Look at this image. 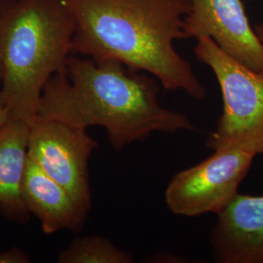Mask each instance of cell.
Instances as JSON below:
<instances>
[{
    "label": "cell",
    "instance_id": "2",
    "mask_svg": "<svg viewBox=\"0 0 263 263\" xmlns=\"http://www.w3.org/2000/svg\"><path fill=\"white\" fill-rule=\"evenodd\" d=\"M74 25L71 55L116 60L149 73L165 89L202 101L205 87L176 50L185 39L190 0H60Z\"/></svg>",
    "mask_w": 263,
    "mask_h": 263
},
{
    "label": "cell",
    "instance_id": "8",
    "mask_svg": "<svg viewBox=\"0 0 263 263\" xmlns=\"http://www.w3.org/2000/svg\"><path fill=\"white\" fill-rule=\"evenodd\" d=\"M210 244L218 263H263V195L237 193L217 214Z\"/></svg>",
    "mask_w": 263,
    "mask_h": 263
},
{
    "label": "cell",
    "instance_id": "3",
    "mask_svg": "<svg viewBox=\"0 0 263 263\" xmlns=\"http://www.w3.org/2000/svg\"><path fill=\"white\" fill-rule=\"evenodd\" d=\"M73 33L60 0H0L1 90L10 118L36 116L45 85L66 68Z\"/></svg>",
    "mask_w": 263,
    "mask_h": 263
},
{
    "label": "cell",
    "instance_id": "9",
    "mask_svg": "<svg viewBox=\"0 0 263 263\" xmlns=\"http://www.w3.org/2000/svg\"><path fill=\"white\" fill-rule=\"evenodd\" d=\"M21 195L28 213L40 221L46 235L61 230L80 231L87 220L88 215L76 205L66 189L28 155Z\"/></svg>",
    "mask_w": 263,
    "mask_h": 263
},
{
    "label": "cell",
    "instance_id": "10",
    "mask_svg": "<svg viewBox=\"0 0 263 263\" xmlns=\"http://www.w3.org/2000/svg\"><path fill=\"white\" fill-rule=\"evenodd\" d=\"M29 124L9 118L0 129V212L9 220L25 222L30 214L21 187L28 160Z\"/></svg>",
    "mask_w": 263,
    "mask_h": 263
},
{
    "label": "cell",
    "instance_id": "14",
    "mask_svg": "<svg viewBox=\"0 0 263 263\" xmlns=\"http://www.w3.org/2000/svg\"><path fill=\"white\" fill-rule=\"evenodd\" d=\"M254 31H255V33L257 34V36L258 38L260 39V41L263 43V24L262 23H260V24H255L254 26Z\"/></svg>",
    "mask_w": 263,
    "mask_h": 263
},
{
    "label": "cell",
    "instance_id": "12",
    "mask_svg": "<svg viewBox=\"0 0 263 263\" xmlns=\"http://www.w3.org/2000/svg\"><path fill=\"white\" fill-rule=\"evenodd\" d=\"M30 258L20 248H12L9 250H0V263H28Z\"/></svg>",
    "mask_w": 263,
    "mask_h": 263
},
{
    "label": "cell",
    "instance_id": "11",
    "mask_svg": "<svg viewBox=\"0 0 263 263\" xmlns=\"http://www.w3.org/2000/svg\"><path fill=\"white\" fill-rule=\"evenodd\" d=\"M133 254L102 236L77 237L61 252L60 263H132Z\"/></svg>",
    "mask_w": 263,
    "mask_h": 263
},
{
    "label": "cell",
    "instance_id": "5",
    "mask_svg": "<svg viewBox=\"0 0 263 263\" xmlns=\"http://www.w3.org/2000/svg\"><path fill=\"white\" fill-rule=\"evenodd\" d=\"M29 124L28 155L66 189L88 215L92 206L89 160L98 142L86 129L35 116Z\"/></svg>",
    "mask_w": 263,
    "mask_h": 263
},
{
    "label": "cell",
    "instance_id": "4",
    "mask_svg": "<svg viewBox=\"0 0 263 263\" xmlns=\"http://www.w3.org/2000/svg\"><path fill=\"white\" fill-rule=\"evenodd\" d=\"M194 53L214 72L223 103L206 145L214 151L263 155V72L240 64L208 36L197 38Z\"/></svg>",
    "mask_w": 263,
    "mask_h": 263
},
{
    "label": "cell",
    "instance_id": "6",
    "mask_svg": "<svg viewBox=\"0 0 263 263\" xmlns=\"http://www.w3.org/2000/svg\"><path fill=\"white\" fill-rule=\"evenodd\" d=\"M254 157L246 151H214L172 178L165 191L167 207L175 215L189 217L219 214L238 193Z\"/></svg>",
    "mask_w": 263,
    "mask_h": 263
},
{
    "label": "cell",
    "instance_id": "13",
    "mask_svg": "<svg viewBox=\"0 0 263 263\" xmlns=\"http://www.w3.org/2000/svg\"><path fill=\"white\" fill-rule=\"evenodd\" d=\"M1 85H2V69L0 66V129L3 127V125L8 121L9 119V113L7 111L5 104L3 103L2 99V90H1Z\"/></svg>",
    "mask_w": 263,
    "mask_h": 263
},
{
    "label": "cell",
    "instance_id": "7",
    "mask_svg": "<svg viewBox=\"0 0 263 263\" xmlns=\"http://www.w3.org/2000/svg\"><path fill=\"white\" fill-rule=\"evenodd\" d=\"M184 19L186 38L208 36L228 56L263 72V43L252 28L242 0H190Z\"/></svg>",
    "mask_w": 263,
    "mask_h": 263
},
{
    "label": "cell",
    "instance_id": "1",
    "mask_svg": "<svg viewBox=\"0 0 263 263\" xmlns=\"http://www.w3.org/2000/svg\"><path fill=\"white\" fill-rule=\"evenodd\" d=\"M116 60L70 55L48 81L36 116L81 129L104 128L116 151L154 133L195 131L183 113L163 107L155 77Z\"/></svg>",
    "mask_w": 263,
    "mask_h": 263
}]
</instances>
